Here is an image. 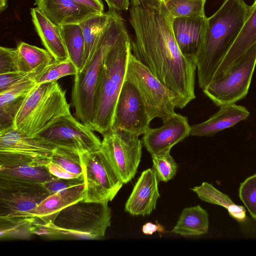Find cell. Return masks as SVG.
I'll return each mask as SVG.
<instances>
[{
  "mask_svg": "<svg viewBox=\"0 0 256 256\" xmlns=\"http://www.w3.org/2000/svg\"><path fill=\"white\" fill-rule=\"evenodd\" d=\"M130 6L132 54L172 94L176 108H184L196 98V65L180 50L173 16L164 0H131Z\"/></svg>",
  "mask_w": 256,
  "mask_h": 256,
  "instance_id": "obj_1",
  "label": "cell"
},
{
  "mask_svg": "<svg viewBox=\"0 0 256 256\" xmlns=\"http://www.w3.org/2000/svg\"><path fill=\"white\" fill-rule=\"evenodd\" d=\"M244 0H224L207 18L204 42L196 58L198 85L203 90L236 38L250 12Z\"/></svg>",
  "mask_w": 256,
  "mask_h": 256,
  "instance_id": "obj_2",
  "label": "cell"
},
{
  "mask_svg": "<svg viewBox=\"0 0 256 256\" xmlns=\"http://www.w3.org/2000/svg\"><path fill=\"white\" fill-rule=\"evenodd\" d=\"M131 51V40L126 30L110 47L104 60L95 94L93 120V130L102 135L112 128Z\"/></svg>",
  "mask_w": 256,
  "mask_h": 256,
  "instance_id": "obj_3",
  "label": "cell"
},
{
  "mask_svg": "<svg viewBox=\"0 0 256 256\" xmlns=\"http://www.w3.org/2000/svg\"><path fill=\"white\" fill-rule=\"evenodd\" d=\"M126 30L121 16L114 10L92 59L74 76L72 102L76 118L92 130L95 94L104 60L110 47Z\"/></svg>",
  "mask_w": 256,
  "mask_h": 256,
  "instance_id": "obj_4",
  "label": "cell"
},
{
  "mask_svg": "<svg viewBox=\"0 0 256 256\" xmlns=\"http://www.w3.org/2000/svg\"><path fill=\"white\" fill-rule=\"evenodd\" d=\"M70 114L66 92L56 81L38 84L18 112L14 128L26 135L34 136L60 118Z\"/></svg>",
  "mask_w": 256,
  "mask_h": 256,
  "instance_id": "obj_5",
  "label": "cell"
},
{
  "mask_svg": "<svg viewBox=\"0 0 256 256\" xmlns=\"http://www.w3.org/2000/svg\"><path fill=\"white\" fill-rule=\"evenodd\" d=\"M110 224L108 203L80 200L58 215L52 224L54 238L98 239L104 236Z\"/></svg>",
  "mask_w": 256,
  "mask_h": 256,
  "instance_id": "obj_6",
  "label": "cell"
},
{
  "mask_svg": "<svg viewBox=\"0 0 256 256\" xmlns=\"http://www.w3.org/2000/svg\"><path fill=\"white\" fill-rule=\"evenodd\" d=\"M125 79L137 88L150 120L160 118L164 122L174 116V98L170 90L132 54L130 53Z\"/></svg>",
  "mask_w": 256,
  "mask_h": 256,
  "instance_id": "obj_7",
  "label": "cell"
},
{
  "mask_svg": "<svg viewBox=\"0 0 256 256\" xmlns=\"http://www.w3.org/2000/svg\"><path fill=\"white\" fill-rule=\"evenodd\" d=\"M84 184L83 200L108 203L124 183L100 148L80 154Z\"/></svg>",
  "mask_w": 256,
  "mask_h": 256,
  "instance_id": "obj_8",
  "label": "cell"
},
{
  "mask_svg": "<svg viewBox=\"0 0 256 256\" xmlns=\"http://www.w3.org/2000/svg\"><path fill=\"white\" fill-rule=\"evenodd\" d=\"M256 66V42L221 79L211 82L202 90L216 106L234 104L247 95Z\"/></svg>",
  "mask_w": 256,
  "mask_h": 256,
  "instance_id": "obj_9",
  "label": "cell"
},
{
  "mask_svg": "<svg viewBox=\"0 0 256 256\" xmlns=\"http://www.w3.org/2000/svg\"><path fill=\"white\" fill-rule=\"evenodd\" d=\"M100 148L124 184L135 176L142 154L139 136L124 130L110 129L103 135Z\"/></svg>",
  "mask_w": 256,
  "mask_h": 256,
  "instance_id": "obj_10",
  "label": "cell"
},
{
  "mask_svg": "<svg viewBox=\"0 0 256 256\" xmlns=\"http://www.w3.org/2000/svg\"><path fill=\"white\" fill-rule=\"evenodd\" d=\"M50 194L42 184L0 179V218L34 220L32 211Z\"/></svg>",
  "mask_w": 256,
  "mask_h": 256,
  "instance_id": "obj_11",
  "label": "cell"
},
{
  "mask_svg": "<svg viewBox=\"0 0 256 256\" xmlns=\"http://www.w3.org/2000/svg\"><path fill=\"white\" fill-rule=\"evenodd\" d=\"M36 136L56 146L74 150L80 154L98 150L102 144L91 128L71 114L60 118Z\"/></svg>",
  "mask_w": 256,
  "mask_h": 256,
  "instance_id": "obj_12",
  "label": "cell"
},
{
  "mask_svg": "<svg viewBox=\"0 0 256 256\" xmlns=\"http://www.w3.org/2000/svg\"><path fill=\"white\" fill-rule=\"evenodd\" d=\"M38 136L26 135L14 127L0 130V157L46 165L56 148Z\"/></svg>",
  "mask_w": 256,
  "mask_h": 256,
  "instance_id": "obj_13",
  "label": "cell"
},
{
  "mask_svg": "<svg viewBox=\"0 0 256 256\" xmlns=\"http://www.w3.org/2000/svg\"><path fill=\"white\" fill-rule=\"evenodd\" d=\"M150 122L137 88L125 79L116 104L111 128L126 130L140 136L150 128Z\"/></svg>",
  "mask_w": 256,
  "mask_h": 256,
  "instance_id": "obj_14",
  "label": "cell"
},
{
  "mask_svg": "<svg viewBox=\"0 0 256 256\" xmlns=\"http://www.w3.org/2000/svg\"><path fill=\"white\" fill-rule=\"evenodd\" d=\"M191 126L188 118L176 114L160 127L150 128L142 138V143L152 155L170 152L176 144L190 135Z\"/></svg>",
  "mask_w": 256,
  "mask_h": 256,
  "instance_id": "obj_15",
  "label": "cell"
},
{
  "mask_svg": "<svg viewBox=\"0 0 256 256\" xmlns=\"http://www.w3.org/2000/svg\"><path fill=\"white\" fill-rule=\"evenodd\" d=\"M207 18L204 16L173 19V33L180 50L184 56L194 62L204 42Z\"/></svg>",
  "mask_w": 256,
  "mask_h": 256,
  "instance_id": "obj_16",
  "label": "cell"
},
{
  "mask_svg": "<svg viewBox=\"0 0 256 256\" xmlns=\"http://www.w3.org/2000/svg\"><path fill=\"white\" fill-rule=\"evenodd\" d=\"M159 180L152 168L142 172L125 204V211L132 216L150 214L160 196Z\"/></svg>",
  "mask_w": 256,
  "mask_h": 256,
  "instance_id": "obj_17",
  "label": "cell"
},
{
  "mask_svg": "<svg viewBox=\"0 0 256 256\" xmlns=\"http://www.w3.org/2000/svg\"><path fill=\"white\" fill-rule=\"evenodd\" d=\"M37 8L58 27L80 24L99 13L74 0H34Z\"/></svg>",
  "mask_w": 256,
  "mask_h": 256,
  "instance_id": "obj_18",
  "label": "cell"
},
{
  "mask_svg": "<svg viewBox=\"0 0 256 256\" xmlns=\"http://www.w3.org/2000/svg\"><path fill=\"white\" fill-rule=\"evenodd\" d=\"M256 42V0L234 42L225 56L211 82L224 77L241 56Z\"/></svg>",
  "mask_w": 256,
  "mask_h": 256,
  "instance_id": "obj_19",
  "label": "cell"
},
{
  "mask_svg": "<svg viewBox=\"0 0 256 256\" xmlns=\"http://www.w3.org/2000/svg\"><path fill=\"white\" fill-rule=\"evenodd\" d=\"M250 114L246 107L235 103L220 106V110L208 120L191 126L190 135L212 136L247 119Z\"/></svg>",
  "mask_w": 256,
  "mask_h": 256,
  "instance_id": "obj_20",
  "label": "cell"
},
{
  "mask_svg": "<svg viewBox=\"0 0 256 256\" xmlns=\"http://www.w3.org/2000/svg\"><path fill=\"white\" fill-rule=\"evenodd\" d=\"M84 182L50 194L32 211L33 216L46 224H54L59 213L84 198Z\"/></svg>",
  "mask_w": 256,
  "mask_h": 256,
  "instance_id": "obj_21",
  "label": "cell"
},
{
  "mask_svg": "<svg viewBox=\"0 0 256 256\" xmlns=\"http://www.w3.org/2000/svg\"><path fill=\"white\" fill-rule=\"evenodd\" d=\"M32 74L0 92V130L14 127V120L20 106L36 84Z\"/></svg>",
  "mask_w": 256,
  "mask_h": 256,
  "instance_id": "obj_22",
  "label": "cell"
},
{
  "mask_svg": "<svg viewBox=\"0 0 256 256\" xmlns=\"http://www.w3.org/2000/svg\"><path fill=\"white\" fill-rule=\"evenodd\" d=\"M32 20L35 30L46 49L54 60L68 58L60 28L54 24L37 7L30 9Z\"/></svg>",
  "mask_w": 256,
  "mask_h": 256,
  "instance_id": "obj_23",
  "label": "cell"
},
{
  "mask_svg": "<svg viewBox=\"0 0 256 256\" xmlns=\"http://www.w3.org/2000/svg\"><path fill=\"white\" fill-rule=\"evenodd\" d=\"M46 166L28 161L0 160V179L43 184L52 177Z\"/></svg>",
  "mask_w": 256,
  "mask_h": 256,
  "instance_id": "obj_24",
  "label": "cell"
},
{
  "mask_svg": "<svg viewBox=\"0 0 256 256\" xmlns=\"http://www.w3.org/2000/svg\"><path fill=\"white\" fill-rule=\"evenodd\" d=\"M208 226L207 211L197 205L182 210L172 232L184 236H198L207 233Z\"/></svg>",
  "mask_w": 256,
  "mask_h": 256,
  "instance_id": "obj_25",
  "label": "cell"
},
{
  "mask_svg": "<svg viewBox=\"0 0 256 256\" xmlns=\"http://www.w3.org/2000/svg\"><path fill=\"white\" fill-rule=\"evenodd\" d=\"M114 10L96 14L80 24L85 45L84 62L83 68L90 62L96 48L100 36L112 20Z\"/></svg>",
  "mask_w": 256,
  "mask_h": 256,
  "instance_id": "obj_26",
  "label": "cell"
},
{
  "mask_svg": "<svg viewBox=\"0 0 256 256\" xmlns=\"http://www.w3.org/2000/svg\"><path fill=\"white\" fill-rule=\"evenodd\" d=\"M202 200L220 206L228 211L230 215L238 222H244L246 220V210L244 207L232 202L224 194L218 190L212 184L204 182L200 186L191 189Z\"/></svg>",
  "mask_w": 256,
  "mask_h": 256,
  "instance_id": "obj_27",
  "label": "cell"
},
{
  "mask_svg": "<svg viewBox=\"0 0 256 256\" xmlns=\"http://www.w3.org/2000/svg\"><path fill=\"white\" fill-rule=\"evenodd\" d=\"M68 54L78 72L82 70L85 56L84 40L82 28L79 24L60 26Z\"/></svg>",
  "mask_w": 256,
  "mask_h": 256,
  "instance_id": "obj_28",
  "label": "cell"
},
{
  "mask_svg": "<svg viewBox=\"0 0 256 256\" xmlns=\"http://www.w3.org/2000/svg\"><path fill=\"white\" fill-rule=\"evenodd\" d=\"M16 48L22 72L37 73L54 60L46 50L25 42H19Z\"/></svg>",
  "mask_w": 256,
  "mask_h": 256,
  "instance_id": "obj_29",
  "label": "cell"
},
{
  "mask_svg": "<svg viewBox=\"0 0 256 256\" xmlns=\"http://www.w3.org/2000/svg\"><path fill=\"white\" fill-rule=\"evenodd\" d=\"M78 72L72 62L69 59L64 60H54L37 73L32 78L38 84L56 81L68 76H75Z\"/></svg>",
  "mask_w": 256,
  "mask_h": 256,
  "instance_id": "obj_30",
  "label": "cell"
},
{
  "mask_svg": "<svg viewBox=\"0 0 256 256\" xmlns=\"http://www.w3.org/2000/svg\"><path fill=\"white\" fill-rule=\"evenodd\" d=\"M205 0H164L174 18L204 16Z\"/></svg>",
  "mask_w": 256,
  "mask_h": 256,
  "instance_id": "obj_31",
  "label": "cell"
},
{
  "mask_svg": "<svg viewBox=\"0 0 256 256\" xmlns=\"http://www.w3.org/2000/svg\"><path fill=\"white\" fill-rule=\"evenodd\" d=\"M50 160L71 172L80 176L83 175L80 153L74 150L57 146L52 154Z\"/></svg>",
  "mask_w": 256,
  "mask_h": 256,
  "instance_id": "obj_32",
  "label": "cell"
},
{
  "mask_svg": "<svg viewBox=\"0 0 256 256\" xmlns=\"http://www.w3.org/2000/svg\"><path fill=\"white\" fill-rule=\"evenodd\" d=\"M170 152L152 154V169L160 182H167L176 174L178 164L170 154Z\"/></svg>",
  "mask_w": 256,
  "mask_h": 256,
  "instance_id": "obj_33",
  "label": "cell"
},
{
  "mask_svg": "<svg viewBox=\"0 0 256 256\" xmlns=\"http://www.w3.org/2000/svg\"><path fill=\"white\" fill-rule=\"evenodd\" d=\"M34 220L0 218V238H28L32 234L30 231V228Z\"/></svg>",
  "mask_w": 256,
  "mask_h": 256,
  "instance_id": "obj_34",
  "label": "cell"
},
{
  "mask_svg": "<svg viewBox=\"0 0 256 256\" xmlns=\"http://www.w3.org/2000/svg\"><path fill=\"white\" fill-rule=\"evenodd\" d=\"M239 196L251 216L256 219V174L240 184Z\"/></svg>",
  "mask_w": 256,
  "mask_h": 256,
  "instance_id": "obj_35",
  "label": "cell"
},
{
  "mask_svg": "<svg viewBox=\"0 0 256 256\" xmlns=\"http://www.w3.org/2000/svg\"><path fill=\"white\" fill-rule=\"evenodd\" d=\"M21 71L20 63L16 48L0 47V74Z\"/></svg>",
  "mask_w": 256,
  "mask_h": 256,
  "instance_id": "obj_36",
  "label": "cell"
},
{
  "mask_svg": "<svg viewBox=\"0 0 256 256\" xmlns=\"http://www.w3.org/2000/svg\"><path fill=\"white\" fill-rule=\"evenodd\" d=\"M84 182L83 176L70 179L61 178L52 176L50 180L43 184V186L48 192L52 194Z\"/></svg>",
  "mask_w": 256,
  "mask_h": 256,
  "instance_id": "obj_37",
  "label": "cell"
},
{
  "mask_svg": "<svg viewBox=\"0 0 256 256\" xmlns=\"http://www.w3.org/2000/svg\"><path fill=\"white\" fill-rule=\"evenodd\" d=\"M32 74L22 71L0 74V92H4L27 78Z\"/></svg>",
  "mask_w": 256,
  "mask_h": 256,
  "instance_id": "obj_38",
  "label": "cell"
},
{
  "mask_svg": "<svg viewBox=\"0 0 256 256\" xmlns=\"http://www.w3.org/2000/svg\"><path fill=\"white\" fill-rule=\"evenodd\" d=\"M46 168L50 173L54 176L61 178H74L82 176L71 172L58 164L50 160L46 164Z\"/></svg>",
  "mask_w": 256,
  "mask_h": 256,
  "instance_id": "obj_39",
  "label": "cell"
},
{
  "mask_svg": "<svg viewBox=\"0 0 256 256\" xmlns=\"http://www.w3.org/2000/svg\"><path fill=\"white\" fill-rule=\"evenodd\" d=\"M78 3L100 14L104 12V5L102 0H74Z\"/></svg>",
  "mask_w": 256,
  "mask_h": 256,
  "instance_id": "obj_40",
  "label": "cell"
},
{
  "mask_svg": "<svg viewBox=\"0 0 256 256\" xmlns=\"http://www.w3.org/2000/svg\"><path fill=\"white\" fill-rule=\"evenodd\" d=\"M109 9L116 12L126 10L130 7L129 0H104Z\"/></svg>",
  "mask_w": 256,
  "mask_h": 256,
  "instance_id": "obj_41",
  "label": "cell"
},
{
  "mask_svg": "<svg viewBox=\"0 0 256 256\" xmlns=\"http://www.w3.org/2000/svg\"><path fill=\"white\" fill-rule=\"evenodd\" d=\"M142 230L144 234L147 235H151L156 232H164V228L162 225L158 223L156 224L150 222L146 223L142 226Z\"/></svg>",
  "mask_w": 256,
  "mask_h": 256,
  "instance_id": "obj_42",
  "label": "cell"
},
{
  "mask_svg": "<svg viewBox=\"0 0 256 256\" xmlns=\"http://www.w3.org/2000/svg\"><path fill=\"white\" fill-rule=\"evenodd\" d=\"M8 8V0H0V12H2Z\"/></svg>",
  "mask_w": 256,
  "mask_h": 256,
  "instance_id": "obj_43",
  "label": "cell"
},
{
  "mask_svg": "<svg viewBox=\"0 0 256 256\" xmlns=\"http://www.w3.org/2000/svg\"></svg>",
  "mask_w": 256,
  "mask_h": 256,
  "instance_id": "obj_44",
  "label": "cell"
}]
</instances>
